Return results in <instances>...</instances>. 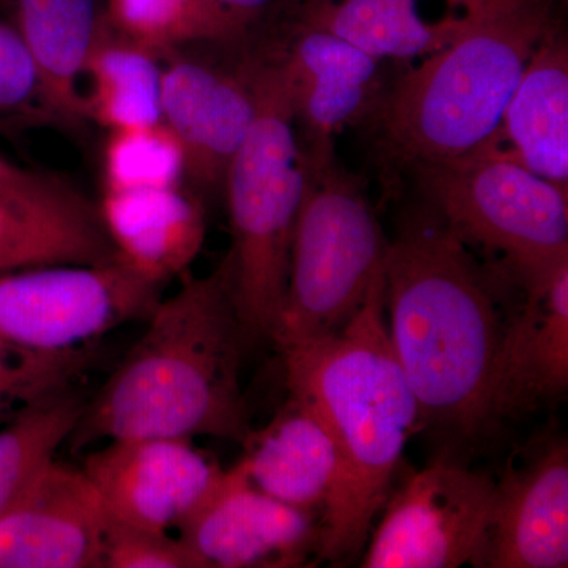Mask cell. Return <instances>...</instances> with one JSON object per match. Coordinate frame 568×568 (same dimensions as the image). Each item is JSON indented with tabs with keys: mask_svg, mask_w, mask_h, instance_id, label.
<instances>
[{
	"mask_svg": "<svg viewBox=\"0 0 568 568\" xmlns=\"http://www.w3.org/2000/svg\"><path fill=\"white\" fill-rule=\"evenodd\" d=\"M392 346L420 428L474 443L496 428L489 395L506 302L432 204L407 209L386 253Z\"/></svg>",
	"mask_w": 568,
	"mask_h": 568,
	"instance_id": "1",
	"label": "cell"
},
{
	"mask_svg": "<svg viewBox=\"0 0 568 568\" xmlns=\"http://www.w3.org/2000/svg\"><path fill=\"white\" fill-rule=\"evenodd\" d=\"M144 323L141 338L85 399L70 450L129 437L209 436L242 446L253 428L241 368L253 346L226 257L211 275H186Z\"/></svg>",
	"mask_w": 568,
	"mask_h": 568,
	"instance_id": "2",
	"label": "cell"
},
{
	"mask_svg": "<svg viewBox=\"0 0 568 568\" xmlns=\"http://www.w3.org/2000/svg\"><path fill=\"white\" fill-rule=\"evenodd\" d=\"M280 351L291 398L335 444L338 474L321 518L320 559L346 562L368 544L407 440L420 429L416 395L388 335L386 265L342 331Z\"/></svg>",
	"mask_w": 568,
	"mask_h": 568,
	"instance_id": "3",
	"label": "cell"
},
{
	"mask_svg": "<svg viewBox=\"0 0 568 568\" xmlns=\"http://www.w3.org/2000/svg\"><path fill=\"white\" fill-rule=\"evenodd\" d=\"M463 9L446 47L426 55L376 102V142L388 170L489 149L541 41L551 0H452Z\"/></svg>",
	"mask_w": 568,
	"mask_h": 568,
	"instance_id": "4",
	"label": "cell"
},
{
	"mask_svg": "<svg viewBox=\"0 0 568 568\" xmlns=\"http://www.w3.org/2000/svg\"><path fill=\"white\" fill-rule=\"evenodd\" d=\"M244 74L256 119L224 179L233 234L226 260L239 315L256 346L274 342L282 316L305 164L293 99L278 63Z\"/></svg>",
	"mask_w": 568,
	"mask_h": 568,
	"instance_id": "5",
	"label": "cell"
},
{
	"mask_svg": "<svg viewBox=\"0 0 568 568\" xmlns=\"http://www.w3.org/2000/svg\"><path fill=\"white\" fill-rule=\"evenodd\" d=\"M304 197L272 342L278 349L342 331L386 265L388 239L361 183L336 164L335 152L304 153Z\"/></svg>",
	"mask_w": 568,
	"mask_h": 568,
	"instance_id": "6",
	"label": "cell"
},
{
	"mask_svg": "<svg viewBox=\"0 0 568 568\" xmlns=\"http://www.w3.org/2000/svg\"><path fill=\"white\" fill-rule=\"evenodd\" d=\"M426 203L467 246L495 256L514 275L568 261V194L497 149L414 168Z\"/></svg>",
	"mask_w": 568,
	"mask_h": 568,
	"instance_id": "7",
	"label": "cell"
},
{
	"mask_svg": "<svg viewBox=\"0 0 568 568\" xmlns=\"http://www.w3.org/2000/svg\"><path fill=\"white\" fill-rule=\"evenodd\" d=\"M163 286L121 257L2 272L0 346L32 355L91 351L115 328L144 323L162 301Z\"/></svg>",
	"mask_w": 568,
	"mask_h": 568,
	"instance_id": "8",
	"label": "cell"
},
{
	"mask_svg": "<svg viewBox=\"0 0 568 568\" xmlns=\"http://www.w3.org/2000/svg\"><path fill=\"white\" fill-rule=\"evenodd\" d=\"M496 480L455 459H436L388 496L362 567H476L495 504Z\"/></svg>",
	"mask_w": 568,
	"mask_h": 568,
	"instance_id": "9",
	"label": "cell"
},
{
	"mask_svg": "<svg viewBox=\"0 0 568 568\" xmlns=\"http://www.w3.org/2000/svg\"><path fill=\"white\" fill-rule=\"evenodd\" d=\"M197 568H291L320 558V511L280 503L250 484L241 465L219 484L179 529Z\"/></svg>",
	"mask_w": 568,
	"mask_h": 568,
	"instance_id": "10",
	"label": "cell"
},
{
	"mask_svg": "<svg viewBox=\"0 0 568 568\" xmlns=\"http://www.w3.org/2000/svg\"><path fill=\"white\" fill-rule=\"evenodd\" d=\"M84 459L108 517L171 534L211 495L224 469L182 437L106 440Z\"/></svg>",
	"mask_w": 568,
	"mask_h": 568,
	"instance_id": "11",
	"label": "cell"
},
{
	"mask_svg": "<svg viewBox=\"0 0 568 568\" xmlns=\"http://www.w3.org/2000/svg\"><path fill=\"white\" fill-rule=\"evenodd\" d=\"M510 276L519 298L511 308L506 304L493 372L496 426L551 405L568 388V261L540 274Z\"/></svg>",
	"mask_w": 568,
	"mask_h": 568,
	"instance_id": "12",
	"label": "cell"
},
{
	"mask_svg": "<svg viewBox=\"0 0 568 568\" xmlns=\"http://www.w3.org/2000/svg\"><path fill=\"white\" fill-rule=\"evenodd\" d=\"M104 526L88 474L52 459L0 514V568H102Z\"/></svg>",
	"mask_w": 568,
	"mask_h": 568,
	"instance_id": "13",
	"label": "cell"
},
{
	"mask_svg": "<svg viewBox=\"0 0 568 568\" xmlns=\"http://www.w3.org/2000/svg\"><path fill=\"white\" fill-rule=\"evenodd\" d=\"M256 102L242 77L181 59L162 74V122L183 156V182L193 193L224 186L227 168L252 132Z\"/></svg>",
	"mask_w": 568,
	"mask_h": 568,
	"instance_id": "14",
	"label": "cell"
},
{
	"mask_svg": "<svg viewBox=\"0 0 568 568\" xmlns=\"http://www.w3.org/2000/svg\"><path fill=\"white\" fill-rule=\"evenodd\" d=\"M568 566V448L556 439L496 481L476 567Z\"/></svg>",
	"mask_w": 568,
	"mask_h": 568,
	"instance_id": "15",
	"label": "cell"
},
{
	"mask_svg": "<svg viewBox=\"0 0 568 568\" xmlns=\"http://www.w3.org/2000/svg\"><path fill=\"white\" fill-rule=\"evenodd\" d=\"M118 260L100 207L70 183L44 173L29 182L0 183V274Z\"/></svg>",
	"mask_w": 568,
	"mask_h": 568,
	"instance_id": "16",
	"label": "cell"
},
{
	"mask_svg": "<svg viewBox=\"0 0 568 568\" xmlns=\"http://www.w3.org/2000/svg\"><path fill=\"white\" fill-rule=\"evenodd\" d=\"M304 126L305 153L334 152V138L373 104L379 61L334 33L304 24L278 63Z\"/></svg>",
	"mask_w": 568,
	"mask_h": 568,
	"instance_id": "17",
	"label": "cell"
},
{
	"mask_svg": "<svg viewBox=\"0 0 568 568\" xmlns=\"http://www.w3.org/2000/svg\"><path fill=\"white\" fill-rule=\"evenodd\" d=\"M100 212L119 257L152 282L182 274L203 248V203L182 185L103 192Z\"/></svg>",
	"mask_w": 568,
	"mask_h": 568,
	"instance_id": "18",
	"label": "cell"
},
{
	"mask_svg": "<svg viewBox=\"0 0 568 568\" xmlns=\"http://www.w3.org/2000/svg\"><path fill=\"white\" fill-rule=\"evenodd\" d=\"M11 6L36 65L40 110L80 126L91 119L81 78L103 24L97 0H11Z\"/></svg>",
	"mask_w": 568,
	"mask_h": 568,
	"instance_id": "19",
	"label": "cell"
},
{
	"mask_svg": "<svg viewBox=\"0 0 568 568\" xmlns=\"http://www.w3.org/2000/svg\"><path fill=\"white\" fill-rule=\"evenodd\" d=\"M239 465L253 487L280 503L320 511L338 474L335 444L327 429L304 405L291 398L264 428L253 429L242 444Z\"/></svg>",
	"mask_w": 568,
	"mask_h": 568,
	"instance_id": "20",
	"label": "cell"
},
{
	"mask_svg": "<svg viewBox=\"0 0 568 568\" xmlns=\"http://www.w3.org/2000/svg\"><path fill=\"white\" fill-rule=\"evenodd\" d=\"M503 141V155L568 186V44L556 29L530 58L489 149Z\"/></svg>",
	"mask_w": 568,
	"mask_h": 568,
	"instance_id": "21",
	"label": "cell"
},
{
	"mask_svg": "<svg viewBox=\"0 0 568 568\" xmlns=\"http://www.w3.org/2000/svg\"><path fill=\"white\" fill-rule=\"evenodd\" d=\"M304 17V24L334 33L379 62L426 58L458 29V17L425 21L417 0H310Z\"/></svg>",
	"mask_w": 568,
	"mask_h": 568,
	"instance_id": "22",
	"label": "cell"
},
{
	"mask_svg": "<svg viewBox=\"0 0 568 568\" xmlns=\"http://www.w3.org/2000/svg\"><path fill=\"white\" fill-rule=\"evenodd\" d=\"M162 74L155 51L111 32L103 21L85 65L89 115L111 132L162 122Z\"/></svg>",
	"mask_w": 568,
	"mask_h": 568,
	"instance_id": "23",
	"label": "cell"
},
{
	"mask_svg": "<svg viewBox=\"0 0 568 568\" xmlns=\"http://www.w3.org/2000/svg\"><path fill=\"white\" fill-rule=\"evenodd\" d=\"M85 399L67 384L18 407L0 424V514L26 491L69 440Z\"/></svg>",
	"mask_w": 568,
	"mask_h": 568,
	"instance_id": "24",
	"label": "cell"
},
{
	"mask_svg": "<svg viewBox=\"0 0 568 568\" xmlns=\"http://www.w3.org/2000/svg\"><path fill=\"white\" fill-rule=\"evenodd\" d=\"M104 192L183 185L181 145L163 122L112 130L103 155Z\"/></svg>",
	"mask_w": 568,
	"mask_h": 568,
	"instance_id": "25",
	"label": "cell"
},
{
	"mask_svg": "<svg viewBox=\"0 0 568 568\" xmlns=\"http://www.w3.org/2000/svg\"><path fill=\"white\" fill-rule=\"evenodd\" d=\"M111 28L153 51L203 40L194 0H110Z\"/></svg>",
	"mask_w": 568,
	"mask_h": 568,
	"instance_id": "26",
	"label": "cell"
},
{
	"mask_svg": "<svg viewBox=\"0 0 568 568\" xmlns=\"http://www.w3.org/2000/svg\"><path fill=\"white\" fill-rule=\"evenodd\" d=\"M91 361V351L63 355H32L0 346V414L67 384H73Z\"/></svg>",
	"mask_w": 568,
	"mask_h": 568,
	"instance_id": "27",
	"label": "cell"
},
{
	"mask_svg": "<svg viewBox=\"0 0 568 568\" xmlns=\"http://www.w3.org/2000/svg\"><path fill=\"white\" fill-rule=\"evenodd\" d=\"M197 568L179 537L138 528L106 515L102 568Z\"/></svg>",
	"mask_w": 568,
	"mask_h": 568,
	"instance_id": "28",
	"label": "cell"
},
{
	"mask_svg": "<svg viewBox=\"0 0 568 568\" xmlns=\"http://www.w3.org/2000/svg\"><path fill=\"white\" fill-rule=\"evenodd\" d=\"M39 104L36 65L13 22L0 21V114L33 110Z\"/></svg>",
	"mask_w": 568,
	"mask_h": 568,
	"instance_id": "29",
	"label": "cell"
},
{
	"mask_svg": "<svg viewBox=\"0 0 568 568\" xmlns=\"http://www.w3.org/2000/svg\"><path fill=\"white\" fill-rule=\"evenodd\" d=\"M204 40H234L244 36L280 0H194Z\"/></svg>",
	"mask_w": 568,
	"mask_h": 568,
	"instance_id": "30",
	"label": "cell"
},
{
	"mask_svg": "<svg viewBox=\"0 0 568 568\" xmlns=\"http://www.w3.org/2000/svg\"><path fill=\"white\" fill-rule=\"evenodd\" d=\"M40 174L39 171L28 170V168L11 162V160L0 153V183L29 182L39 178Z\"/></svg>",
	"mask_w": 568,
	"mask_h": 568,
	"instance_id": "31",
	"label": "cell"
},
{
	"mask_svg": "<svg viewBox=\"0 0 568 568\" xmlns=\"http://www.w3.org/2000/svg\"><path fill=\"white\" fill-rule=\"evenodd\" d=\"M11 416V414H0V424H2V422H6L7 418H9Z\"/></svg>",
	"mask_w": 568,
	"mask_h": 568,
	"instance_id": "32",
	"label": "cell"
}]
</instances>
